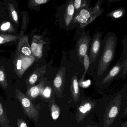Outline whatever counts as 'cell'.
<instances>
[{
  "label": "cell",
  "mask_w": 127,
  "mask_h": 127,
  "mask_svg": "<svg viewBox=\"0 0 127 127\" xmlns=\"http://www.w3.org/2000/svg\"><path fill=\"white\" fill-rule=\"evenodd\" d=\"M116 44L115 36H108L105 41L103 53L99 63L97 70L98 75H101L113 61L115 55Z\"/></svg>",
  "instance_id": "cell-1"
},
{
  "label": "cell",
  "mask_w": 127,
  "mask_h": 127,
  "mask_svg": "<svg viewBox=\"0 0 127 127\" xmlns=\"http://www.w3.org/2000/svg\"><path fill=\"white\" fill-rule=\"evenodd\" d=\"M102 1L98 0L93 8L91 10L83 8L74 15L73 20L74 23L79 24L82 27H84L90 24L97 17L101 15L103 11L101 8Z\"/></svg>",
  "instance_id": "cell-2"
},
{
  "label": "cell",
  "mask_w": 127,
  "mask_h": 127,
  "mask_svg": "<svg viewBox=\"0 0 127 127\" xmlns=\"http://www.w3.org/2000/svg\"><path fill=\"white\" fill-rule=\"evenodd\" d=\"M17 97L20 102L23 108L24 111L30 118L36 120L38 112L34 104L29 98L23 93L18 91Z\"/></svg>",
  "instance_id": "cell-3"
},
{
  "label": "cell",
  "mask_w": 127,
  "mask_h": 127,
  "mask_svg": "<svg viewBox=\"0 0 127 127\" xmlns=\"http://www.w3.org/2000/svg\"><path fill=\"white\" fill-rule=\"evenodd\" d=\"M101 37L100 33H98L95 34L93 38L88 56L91 64L95 62L98 56L101 47Z\"/></svg>",
  "instance_id": "cell-4"
},
{
  "label": "cell",
  "mask_w": 127,
  "mask_h": 127,
  "mask_svg": "<svg viewBox=\"0 0 127 127\" xmlns=\"http://www.w3.org/2000/svg\"><path fill=\"white\" fill-rule=\"evenodd\" d=\"M90 43V38L87 35L82 36L78 41L77 44V56L79 61L82 64L84 56L87 54Z\"/></svg>",
  "instance_id": "cell-5"
},
{
  "label": "cell",
  "mask_w": 127,
  "mask_h": 127,
  "mask_svg": "<svg viewBox=\"0 0 127 127\" xmlns=\"http://www.w3.org/2000/svg\"><path fill=\"white\" fill-rule=\"evenodd\" d=\"M65 69L61 67L56 75L53 81V85L56 90L61 91L64 87L65 82Z\"/></svg>",
  "instance_id": "cell-6"
},
{
  "label": "cell",
  "mask_w": 127,
  "mask_h": 127,
  "mask_svg": "<svg viewBox=\"0 0 127 127\" xmlns=\"http://www.w3.org/2000/svg\"><path fill=\"white\" fill-rule=\"evenodd\" d=\"M73 0H70L66 6L64 15V21L65 25L69 26L73 20L75 14V9L73 5Z\"/></svg>",
  "instance_id": "cell-7"
},
{
  "label": "cell",
  "mask_w": 127,
  "mask_h": 127,
  "mask_svg": "<svg viewBox=\"0 0 127 127\" xmlns=\"http://www.w3.org/2000/svg\"><path fill=\"white\" fill-rule=\"evenodd\" d=\"M123 67V64H121L120 62H117V64L115 65L111 70L107 76L103 79L102 83H107L112 80L117 75L122 69Z\"/></svg>",
  "instance_id": "cell-8"
},
{
  "label": "cell",
  "mask_w": 127,
  "mask_h": 127,
  "mask_svg": "<svg viewBox=\"0 0 127 127\" xmlns=\"http://www.w3.org/2000/svg\"><path fill=\"white\" fill-rule=\"evenodd\" d=\"M71 90L73 97L77 101L79 96V87L77 76H74L71 81Z\"/></svg>",
  "instance_id": "cell-9"
},
{
  "label": "cell",
  "mask_w": 127,
  "mask_h": 127,
  "mask_svg": "<svg viewBox=\"0 0 127 127\" xmlns=\"http://www.w3.org/2000/svg\"><path fill=\"white\" fill-rule=\"evenodd\" d=\"M125 9L123 8H118L108 13V17L114 19L122 18L125 15Z\"/></svg>",
  "instance_id": "cell-10"
},
{
  "label": "cell",
  "mask_w": 127,
  "mask_h": 127,
  "mask_svg": "<svg viewBox=\"0 0 127 127\" xmlns=\"http://www.w3.org/2000/svg\"><path fill=\"white\" fill-rule=\"evenodd\" d=\"M31 50L35 56L40 58L42 56V44L32 42L31 45Z\"/></svg>",
  "instance_id": "cell-11"
},
{
  "label": "cell",
  "mask_w": 127,
  "mask_h": 127,
  "mask_svg": "<svg viewBox=\"0 0 127 127\" xmlns=\"http://www.w3.org/2000/svg\"><path fill=\"white\" fill-rule=\"evenodd\" d=\"M42 85H43L40 84L32 87L28 91L27 94L32 98L37 97L40 93L42 88Z\"/></svg>",
  "instance_id": "cell-12"
},
{
  "label": "cell",
  "mask_w": 127,
  "mask_h": 127,
  "mask_svg": "<svg viewBox=\"0 0 127 127\" xmlns=\"http://www.w3.org/2000/svg\"><path fill=\"white\" fill-rule=\"evenodd\" d=\"M7 117L6 116L3 107L0 102V123L2 127H6L7 125Z\"/></svg>",
  "instance_id": "cell-13"
},
{
  "label": "cell",
  "mask_w": 127,
  "mask_h": 127,
  "mask_svg": "<svg viewBox=\"0 0 127 127\" xmlns=\"http://www.w3.org/2000/svg\"><path fill=\"white\" fill-rule=\"evenodd\" d=\"M92 107L91 103L89 102H86L79 107V111L81 114L85 115L91 110Z\"/></svg>",
  "instance_id": "cell-14"
},
{
  "label": "cell",
  "mask_w": 127,
  "mask_h": 127,
  "mask_svg": "<svg viewBox=\"0 0 127 127\" xmlns=\"http://www.w3.org/2000/svg\"><path fill=\"white\" fill-rule=\"evenodd\" d=\"M51 113L52 117L54 120H56L59 117L60 113V108L56 104H53L51 107Z\"/></svg>",
  "instance_id": "cell-15"
},
{
  "label": "cell",
  "mask_w": 127,
  "mask_h": 127,
  "mask_svg": "<svg viewBox=\"0 0 127 127\" xmlns=\"http://www.w3.org/2000/svg\"><path fill=\"white\" fill-rule=\"evenodd\" d=\"M85 0H75L73 2V6L75 9V13L76 14L84 6L85 4Z\"/></svg>",
  "instance_id": "cell-16"
},
{
  "label": "cell",
  "mask_w": 127,
  "mask_h": 127,
  "mask_svg": "<svg viewBox=\"0 0 127 127\" xmlns=\"http://www.w3.org/2000/svg\"><path fill=\"white\" fill-rule=\"evenodd\" d=\"M90 61L89 59V57L87 54H86L84 56V59H83V64H84V67L85 71L84 72V75L82 76V78L81 79L80 81H83L84 79L85 76L86 75V73L88 70V68L90 66Z\"/></svg>",
  "instance_id": "cell-17"
},
{
  "label": "cell",
  "mask_w": 127,
  "mask_h": 127,
  "mask_svg": "<svg viewBox=\"0 0 127 127\" xmlns=\"http://www.w3.org/2000/svg\"><path fill=\"white\" fill-rule=\"evenodd\" d=\"M20 50L22 54L27 56L31 55L32 54L31 50L29 47H28V45L23 46L20 49Z\"/></svg>",
  "instance_id": "cell-18"
},
{
  "label": "cell",
  "mask_w": 127,
  "mask_h": 127,
  "mask_svg": "<svg viewBox=\"0 0 127 127\" xmlns=\"http://www.w3.org/2000/svg\"><path fill=\"white\" fill-rule=\"evenodd\" d=\"M15 38V36H12V35H0V44L13 40Z\"/></svg>",
  "instance_id": "cell-19"
},
{
  "label": "cell",
  "mask_w": 127,
  "mask_h": 127,
  "mask_svg": "<svg viewBox=\"0 0 127 127\" xmlns=\"http://www.w3.org/2000/svg\"><path fill=\"white\" fill-rule=\"evenodd\" d=\"M118 113V108L116 106L112 107L108 113V117L110 118H113L116 117Z\"/></svg>",
  "instance_id": "cell-20"
},
{
  "label": "cell",
  "mask_w": 127,
  "mask_h": 127,
  "mask_svg": "<svg viewBox=\"0 0 127 127\" xmlns=\"http://www.w3.org/2000/svg\"><path fill=\"white\" fill-rule=\"evenodd\" d=\"M52 93V89L49 87H47L44 89L43 92V95L46 98H49L51 96Z\"/></svg>",
  "instance_id": "cell-21"
},
{
  "label": "cell",
  "mask_w": 127,
  "mask_h": 127,
  "mask_svg": "<svg viewBox=\"0 0 127 127\" xmlns=\"http://www.w3.org/2000/svg\"><path fill=\"white\" fill-rule=\"evenodd\" d=\"M91 84V81L90 79L87 80V81H80V85L83 88L88 87Z\"/></svg>",
  "instance_id": "cell-22"
},
{
  "label": "cell",
  "mask_w": 127,
  "mask_h": 127,
  "mask_svg": "<svg viewBox=\"0 0 127 127\" xmlns=\"http://www.w3.org/2000/svg\"><path fill=\"white\" fill-rule=\"evenodd\" d=\"M38 76L36 74H33L30 76L29 79V82L31 85H33L35 83L37 79Z\"/></svg>",
  "instance_id": "cell-23"
},
{
  "label": "cell",
  "mask_w": 127,
  "mask_h": 127,
  "mask_svg": "<svg viewBox=\"0 0 127 127\" xmlns=\"http://www.w3.org/2000/svg\"><path fill=\"white\" fill-rule=\"evenodd\" d=\"M16 67L18 70H21L22 67L24 66V61L21 59H18L17 60L16 64Z\"/></svg>",
  "instance_id": "cell-24"
},
{
  "label": "cell",
  "mask_w": 127,
  "mask_h": 127,
  "mask_svg": "<svg viewBox=\"0 0 127 127\" xmlns=\"http://www.w3.org/2000/svg\"><path fill=\"white\" fill-rule=\"evenodd\" d=\"M18 127H28L26 123L23 120L18 119L17 122Z\"/></svg>",
  "instance_id": "cell-25"
},
{
  "label": "cell",
  "mask_w": 127,
  "mask_h": 127,
  "mask_svg": "<svg viewBox=\"0 0 127 127\" xmlns=\"http://www.w3.org/2000/svg\"><path fill=\"white\" fill-rule=\"evenodd\" d=\"M11 24L9 22H7V23H4L3 24L1 27V29L3 31H5L7 30L10 28Z\"/></svg>",
  "instance_id": "cell-26"
},
{
  "label": "cell",
  "mask_w": 127,
  "mask_h": 127,
  "mask_svg": "<svg viewBox=\"0 0 127 127\" xmlns=\"http://www.w3.org/2000/svg\"><path fill=\"white\" fill-rule=\"evenodd\" d=\"M12 16V18L15 21H17L18 20V17L17 12L15 10H13L11 12Z\"/></svg>",
  "instance_id": "cell-27"
},
{
  "label": "cell",
  "mask_w": 127,
  "mask_h": 127,
  "mask_svg": "<svg viewBox=\"0 0 127 127\" xmlns=\"http://www.w3.org/2000/svg\"><path fill=\"white\" fill-rule=\"evenodd\" d=\"M5 76L4 72L2 70H0V82L3 83L5 81Z\"/></svg>",
  "instance_id": "cell-28"
},
{
  "label": "cell",
  "mask_w": 127,
  "mask_h": 127,
  "mask_svg": "<svg viewBox=\"0 0 127 127\" xmlns=\"http://www.w3.org/2000/svg\"><path fill=\"white\" fill-rule=\"evenodd\" d=\"M48 1H49L47 0H35V3H37V4H38V5L44 4V3H46L48 2Z\"/></svg>",
  "instance_id": "cell-29"
}]
</instances>
